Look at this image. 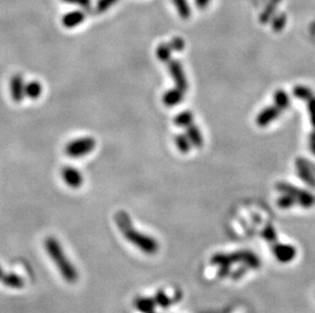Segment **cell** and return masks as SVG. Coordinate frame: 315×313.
<instances>
[{"mask_svg": "<svg viewBox=\"0 0 315 313\" xmlns=\"http://www.w3.org/2000/svg\"><path fill=\"white\" fill-rule=\"evenodd\" d=\"M115 224L124 235V237L146 254H155L158 250L157 241L149 235L135 229L131 217L125 210L117 211L114 216Z\"/></svg>", "mask_w": 315, "mask_h": 313, "instance_id": "6da1fadb", "label": "cell"}, {"mask_svg": "<svg viewBox=\"0 0 315 313\" xmlns=\"http://www.w3.org/2000/svg\"><path fill=\"white\" fill-rule=\"evenodd\" d=\"M44 248L64 281L68 283L77 282L79 278L77 268L66 254L60 242L56 237L49 236L44 241Z\"/></svg>", "mask_w": 315, "mask_h": 313, "instance_id": "7a4b0ae2", "label": "cell"}, {"mask_svg": "<svg viewBox=\"0 0 315 313\" xmlns=\"http://www.w3.org/2000/svg\"><path fill=\"white\" fill-rule=\"evenodd\" d=\"M96 148V140L92 137H83L71 140L67 145L64 152L70 158L79 159L92 153Z\"/></svg>", "mask_w": 315, "mask_h": 313, "instance_id": "3957f363", "label": "cell"}, {"mask_svg": "<svg viewBox=\"0 0 315 313\" xmlns=\"http://www.w3.org/2000/svg\"><path fill=\"white\" fill-rule=\"evenodd\" d=\"M278 191L281 193H289L295 197L297 203L305 209H310L315 206V195L306 190L299 189L298 187L288 183H278L277 185Z\"/></svg>", "mask_w": 315, "mask_h": 313, "instance_id": "277c9868", "label": "cell"}, {"mask_svg": "<svg viewBox=\"0 0 315 313\" xmlns=\"http://www.w3.org/2000/svg\"><path fill=\"white\" fill-rule=\"evenodd\" d=\"M167 69L169 70L171 77L173 78V80H175L177 87L180 88L182 92L186 93L188 89V81H187V77H186V75H185V72L183 70L181 62L170 58L167 62Z\"/></svg>", "mask_w": 315, "mask_h": 313, "instance_id": "5b68a950", "label": "cell"}, {"mask_svg": "<svg viewBox=\"0 0 315 313\" xmlns=\"http://www.w3.org/2000/svg\"><path fill=\"white\" fill-rule=\"evenodd\" d=\"M9 89H10V96L15 103L23 102L24 98L26 97L25 89H26V82L21 74L17 73L14 74L10 78L9 82Z\"/></svg>", "mask_w": 315, "mask_h": 313, "instance_id": "8992f818", "label": "cell"}, {"mask_svg": "<svg viewBox=\"0 0 315 313\" xmlns=\"http://www.w3.org/2000/svg\"><path fill=\"white\" fill-rule=\"evenodd\" d=\"M60 175L64 183L72 188H74V189L79 188L84 183V177L82 172L74 167H72V166L63 167L60 171Z\"/></svg>", "mask_w": 315, "mask_h": 313, "instance_id": "52a82bcc", "label": "cell"}, {"mask_svg": "<svg viewBox=\"0 0 315 313\" xmlns=\"http://www.w3.org/2000/svg\"><path fill=\"white\" fill-rule=\"evenodd\" d=\"M280 113L281 111L276 105L266 107L265 109H263L261 112H260L259 115L257 116L256 118L257 125L260 127L269 125L271 122L279 117Z\"/></svg>", "mask_w": 315, "mask_h": 313, "instance_id": "ba28073f", "label": "cell"}, {"mask_svg": "<svg viewBox=\"0 0 315 313\" xmlns=\"http://www.w3.org/2000/svg\"><path fill=\"white\" fill-rule=\"evenodd\" d=\"M296 168H297L298 176L302 179V181L305 182L309 186L315 188V176L307 161L303 159H298L296 161Z\"/></svg>", "mask_w": 315, "mask_h": 313, "instance_id": "9c48e42d", "label": "cell"}, {"mask_svg": "<svg viewBox=\"0 0 315 313\" xmlns=\"http://www.w3.org/2000/svg\"><path fill=\"white\" fill-rule=\"evenodd\" d=\"M85 20V14L82 10H74L64 15L61 18V24L67 29H74L81 25Z\"/></svg>", "mask_w": 315, "mask_h": 313, "instance_id": "30bf717a", "label": "cell"}, {"mask_svg": "<svg viewBox=\"0 0 315 313\" xmlns=\"http://www.w3.org/2000/svg\"><path fill=\"white\" fill-rule=\"evenodd\" d=\"M0 282L9 289L19 290L25 287L24 278H21L19 275L15 273H4L1 278H0Z\"/></svg>", "mask_w": 315, "mask_h": 313, "instance_id": "8fae6325", "label": "cell"}, {"mask_svg": "<svg viewBox=\"0 0 315 313\" xmlns=\"http://www.w3.org/2000/svg\"><path fill=\"white\" fill-rule=\"evenodd\" d=\"M275 255L279 261L289 262L295 257L296 250L293 246L280 244L279 246H277V248L275 249Z\"/></svg>", "mask_w": 315, "mask_h": 313, "instance_id": "7c38bea8", "label": "cell"}, {"mask_svg": "<svg viewBox=\"0 0 315 313\" xmlns=\"http://www.w3.org/2000/svg\"><path fill=\"white\" fill-rule=\"evenodd\" d=\"M184 94L185 93L182 92L181 89L178 87L169 89V91H167L164 95V103L168 107L176 106V105L180 104L183 101Z\"/></svg>", "mask_w": 315, "mask_h": 313, "instance_id": "4fadbf2b", "label": "cell"}, {"mask_svg": "<svg viewBox=\"0 0 315 313\" xmlns=\"http://www.w3.org/2000/svg\"><path fill=\"white\" fill-rule=\"evenodd\" d=\"M187 136L192 143V145H194L195 148L200 149L202 145H203V137L201 132L199 131L198 127L194 124L192 122L191 124H189L187 126Z\"/></svg>", "mask_w": 315, "mask_h": 313, "instance_id": "5bb4252c", "label": "cell"}, {"mask_svg": "<svg viewBox=\"0 0 315 313\" xmlns=\"http://www.w3.org/2000/svg\"><path fill=\"white\" fill-rule=\"evenodd\" d=\"M42 85L37 81H32L26 84V89L25 94L26 97L30 98L31 100H36L38 99L42 94Z\"/></svg>", "mask_w": 315, "mask_h": 313, "instance_id": "9a60e30c", "label": "cell"}, {"mask_svg": "<svg viewBox=\"0 0 315 313\" xmlns=\"http://www.w3.org/2000/svg\"><path fill=\"white\" fill-rule=\"evenodd\" d=\"M173 5L176 6L178 14L183 19H188L191 16V7L188 0H172Z\"/></svg>", "mask_w": 315, "mask_h": 313, "instance_id": "2e32d148", "label": "cell"}, {"mask_svg": "<svg viewBox=\"0 0 315 313\" xmlns=\"http://www.w3.org/2000/svg\"><path fill=\"white\" fill-rule=\"evenodd\" d=\"M279 1L280 0H270L269 3L266 5L265 9L263 10V13L261 14V16H260V21H261L262 24H266L267 21H269L274 17L277 6L279 3Z\"/></svg>", "mask_w": 315, "mask_h": 313, "instance_id": "e0dca14e", "label": "cell"}, {"mask_svg": "<svg viewBox=\"0 0 315 313\" xmlns=\"http://www.w3.org/2000/svg\"><path fill=\"white\" fill-rule=\"evenodd\" d=\"M275 105L281 112L288 109V107L290 106V98L285 91L278 89V91L275 94Z\"/></svg>", "mask_w": 315, "mask_h": 313, "instance_id": "ac0fdd59", "label": "cell"}, {"mask_svg": "<svg viewBox=\"0 0 315 313\" xmlns=\"http://www.w3.org/2000/svg\"><path fill=\"white\" fill-rule=\"evenodd\" d=\"M135 307L143 313H150L153 310L154 303L153 301L149 298H144V297H140L135 300Z\"/></svg>", "mask_w": 315, "mask_h": 313, "instance_id": "d6986e66", "label": "cell"}, {"mask_svg": "<svg viewBox=\"0 0 315 313\" xmlns=\"http://www.w3.org/2000/svg\"><path fill=\"white\" fill-rule=\"evenodd\" d=\"M171 53H172V50L170 49L168 43L167 44H166V43L160 44L156 49L157 58L161 62H165V63H167L171 58Z\"/></svg>", "mask_w": 315, "mask_h": 313, "instance_id": "ffe728a7", "label": "cell"}, {"mask_svg": "<svg viewBox=\"0 0 315 313\" xmlns=\"http://www.w3.org/2000/svg\"><path fill=\"white\" fill-rule=\"evenodd\" d=\"M176 144H177V148L179 149V151L181 153H189L192 147V143L188 138L187 134H179L178 137H176Z\"/></svg>", "mask_w": 315, "mask_h": 313, "instance_id": "44dd1931", "label": "cell"}, {"mask_svg": "<svg viewBox=\"0 0 315 313\" xmlns=\"http://www.w3.org/2000/svg\"><path fill=\"white\" fill-rule=\"evenodd\" d=\"M175 122L178 126L186 128L193 122V115L189 111H184L175 118Z\"/></svg>", "mask_w": 315, "mask_h": 313, "instance_id": "7402d4cb", "label": "cell"}, {"mask_svg": "<svg viewBox=\"0 0 315 313\" xmlns=\"http://www.w3.org/2000/svg\"><path fill=\"white\" fill-rule=\"evenodd\" d=\"M297 203L295 197L289 193H282V195L278 199V206L280 209H289Z\"/></svg>", "mask_w": 315, "mask_h": 313, "instance_id": "603a6c76", "label": "cell"}, {"mask_svg": "<svg viewBox=\"0 0 315 313\" xmlns=\"http://www.w3.org/2000/svg\"><path fill=\"white\" fill-rule=\"evenodd\" d=\"M287 24V16L285 14H279L273 17V30L280 32Z\"/></svg>", "mask_w": 315, "mask_h": 313, "instance_id": "cb8c5ba5", "label": "cell"}, {"mask_svg": "<svg viewBox=\"0 0 315 313\" xmlns=\"http://www.w3.org/2000/svg\"><path fill=\"white\" fill-rule=\"evenodd\" d=\"M294 95L297 98L301 99V100H305L306 101L307 99H309L313 95V93H312V91L310 88H308L306 87L298 86V87H296L294 88Z\"/></svg>", "mask_w": 315, "mask_h": 313, "instance_id": "d4e9b609", "label": "cell"}, {"mask_svg": "<svg viewBox=\"0 0 315 313\" xmlns=\"http://www.w3.org/2000/svg\"><path fill=\"white\" fill-rule=\"evenodd\" d=\"M117 1L118 0H98L96 5V11L98 14H103L111 6H113Z\"/></svg>", "mask_w": 315, "mask_h": 313, "instance_id": "484cf974", "label": "cell"}, {"mask_svg": "<svg viewBox=\"0 0 315 313\" xmlns=\"http://www.w3.org/2000/svg\"><path fill=\"white\" fill-rule=\"evenodd\" d=\"M169 47L172 50V52H181L182 50H184L185 48V42L182 38L180 37H176L173 38L169 43Z\"/></svg>", "mask_w": 315, "mask_h": 313, "instance_id": "4316f807", "label": "cell"}, {"mask_svg": "<svg viewBox=\"0 0 315 313\" xmlns=\"http://www.w3.org/2000/svg\"><path fill=\"white\" fill-rule=\"evenodd\" d=\"M306 101L308 103V110H309V113H310V120H311V123H312V126H313V128L315 130V97H314V95H312Z\"/></svg>", "mask_w": 315, "mask_h": 313, "instance_id": "83f0119b", "label": "cell"}, {"mask_svg": "<svg viewBox=\"0 0 315 313\" xmlns=\"http://www.w3.org/2000/svg\"><path fill=\"white\" fill-rule=\"evenodd\" d=\"M62 1L69 4L79 5L83 8H89L91 5V0H62Z\"/></svg>", "mask_w": 315, "mask_h": 313, "instance_id": "f1b7e54d", "label": "cell"}, {"mask_svg": "<svg viewBox=\"0 0 315 313\" xmlns=\"http://www.w3.org/2000/svg\"><path fill=\"white\" fill-rule=\"evenodd\" d=\"M211 0H195V3H196V6L200 9H204L205 7H207V5L210 3Z\"/></svg>", "mask_w": 315, "mask_h": 313, "instance_id": "f546056e", "label": "cell"}, {"mask_svg": "<svg viewBox=\"0 0 315 313\" xmlns=\"http://www.w3.org/2000/svg\"><path fill=\"white\" fill-rule=\"evenodd\" d=\"M309 147L311 152L315 155V130L310 134V139H309Z\"/></svg>", "mask_w": 315, "mask_h": 313, "instance_id": "4dcf8cb0", "label": "cell"}, {"mask_svg": "<svg viewBox=\"0 0 315 313\" xmlns=\"http://www.w3.org/2000/svg\"><path fill=\"white\" fill-rule=\"evenodd\" d=\"M3 274H4V272H3V268H2L1 266H0V278H1V277L3 276Z\"/></svg>", "mask_w": 315, "mask_h": 313, "instance_id": "1f68e13d", "label": "cell"}]
</instances>
